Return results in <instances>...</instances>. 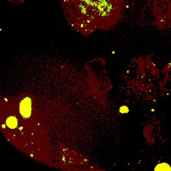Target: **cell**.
<instances>
[{"label":"cell","instance_id":"6da1fadb","mask_svg":"<svg viewBox=\"0 0 171 171\" xmlns=\"http://www.w3.org/2000/svg\"><path fill=\"white\" fill-rule=\"evenodd\" d=\"M32 101L29 97H26L21 102L20 112L23 118H29L31 115Z\"/></svg>","mask_w":171,"mask_h":171},{"label":"cell","instance_id":"7a4b0ae2","mask_svg":"<svg viewBox=\"0 0 171 171\" xmlns=\"http://www.w3.org/2000/svg\"><path fill=\"white\" fill-rule=\"evenodd\" d=\"M6 124L10 129H15L17 126V119L14 116H10L7 120Z\"/></svg>","mask_w":171,"mask_h":171},{"label":"cell","instance_id":"3957f363","mask_svg":"<svg viewBox=\"0 0 171 171\" xmlns=\"http://www.w3.org/2000/svg\"><path fill=\"white\" fill-rule=\"evenodd\" d=\"M154 170V171H171V167H170V165L168 164L164 163L158 164L157 166H156Z\"/></svg>","mask_w":171,"mask_h":171},{"label":"cell","instance_id":"277c9868","mask_svg":"<svg viewBox=\"0 0 171 171\" xmlns=\"http://www.w3.org/2000/svg\"><path fill=\"white\" fill-rule=\"evenodd\" d=\"M120 111L121 112V114H125V113H128L129 111V110L128 106H123L120 107Z\"/></svg>","mask_w":171,"mask_h":171},{"label":"cell","instance_id":"5b68a950","mask_svg":"<svg viewBox=\"0 0 171 171\" xmlns=\"http://www.w3.org/2000/svg\"><path fill=\"white\" fill-rule=\"evenodd\" d=\"M5 125H3V128H5Z\"/></svg>","mask_w":171,"mask_h":171}]
</instances>
